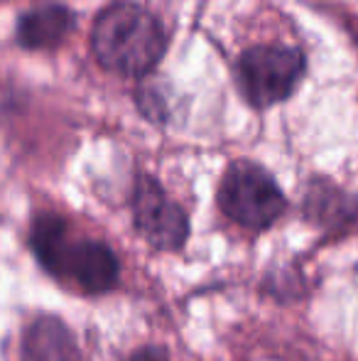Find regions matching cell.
Instances as JSON below:
<instances>
[{
    "instance_id": "cell-1",
    "label": "cell",
    "mask_w": 358,
    "mask_h": 361,
    "mask_svg": "<svg viewBox=\"0 0 358 361\" xmlns=\"http://www.w3.org/2000/svg\"><path fill=\"white\" fill-rule=\"evenodd\" d=\"M30 248L47 273L84 295L108 293L120 276V263L108 243L74 233L67 219L39 214L32 221Z\"/></svg>"
},
{
    "instance_id": "cell-7",
    "label": "cell",
    "mask_w": 358,
    "mask_h": 361,
    "mask_svg": "<svg viewBox=\"0 0 358 361\" xmlns=\"http://www.w3.org/2000/svg\"><path fill=\"white\" fill-rule=\"evenodd\" d=\"M20 361H82V352L62 319L42 314L25 329Z\"/></svg>"
},
{
    "instance_id": "cell-9",
    "label": "cell",
    "mask_w": 358,
    "mask_h": 361,
    "mask_svg": "<svg viewBox=\"0 0 358 361\" xmlns=\"http://www.w3.org/2000/svg\"><path fill=\"white\" fill-rule=\"evenodd\" d=\"M130 361H170V354L160 344H148V347L138 349V352L130 357Z\"/></svg>"
},
{
    "instance_id": "cell-8",
    "label": "cell",
    "mask_w": 358,
    "mask_h": 361,
    "mask_svg": "<svg viewBox=\"0 0 358 361\" xmlns=\"http://www.w3.org/2000/svg\"><path fill=\"white\" fill-rule=\"evenodd\" d=\"M135 99H138V109L145 118L153 121V123H167L170 111H167L165 99L158 94V86H143V89L135 94Z\"/></svg>"
},
{
    "instance_id": "cell-5",
    "label": "cell",
    "mask_w": 358,
    "mask_h": 361,
    "mask_svg": "<svg viewBox=\"0 0 358 361\" xmlns=\"http://www.w3.org/2000/svg\"><path fill=\"white\" fill-rule=\"evenodd\" d=\"M133 221L140 236L158 251H179L189 238V216L150 175H140L135 182Z\"/></svg>"
},
{
    "instance_id": "cell-4",
    "label": "cell",
    "mask_w": 358,
    "mask_h": 361,
    "mask_svg": "<svg viewBox=\"0 0 358 361\" xmlns=\"http://www.w3.org/2000/svg\"><path fill=\"white\" fill-rule=\"evenodd\" d=\"M216 202L231 221L253 231L272 226L287 209V200L275 177L250 160H236L226 167Z\"/></svg>"
},
{
    "instance_id": "cell-3",
    "label": "cell",
    "mask_w": 358,
    "mask_h": 361,
    "mask_svg": "<svg viewBox=\"0 0 358 361\" xmlns=\"http://www.w3.org/2000/svg\"><path fill=\"white\" fill-rule=\"evenodd\" d=\"M307 72L302 49L282 44H255L236 59V86L253 109H270L287 101Z\"/></svg>"
},
{
    "instance_id": "cell-2",
    "label": "cell",
    "mask_w": 358,
    "mask_h": 361,
    "mask_svg": "<svg viewBox=\"0 0 358 361\" xmlns=\"http://www.w3.org/2000/svg\"><path fill=\"white\" fill-rule=\"evenodd\" d=\"M96 62L108 72L140 79L150 74L167 52V35L160 20L138 3H110L91 27Z\"/></svg>"
},
{
    "instance_id": "cell-6",
    "label": "cell",
    "mask_w": 358,
    "mask_h": 361,
    "mask_svg": "<svg viewBox=\"0 0 358 361\" xmlns=\"http://www.w3.org/2000/svg\"><path fill=\"white\" fill-rule=\"evenodd\" d=\"M77 15L62 3H49L20 15L15 25V42L23 49L59 47L74 30Z\"/></svg>"
}]
</instances>
